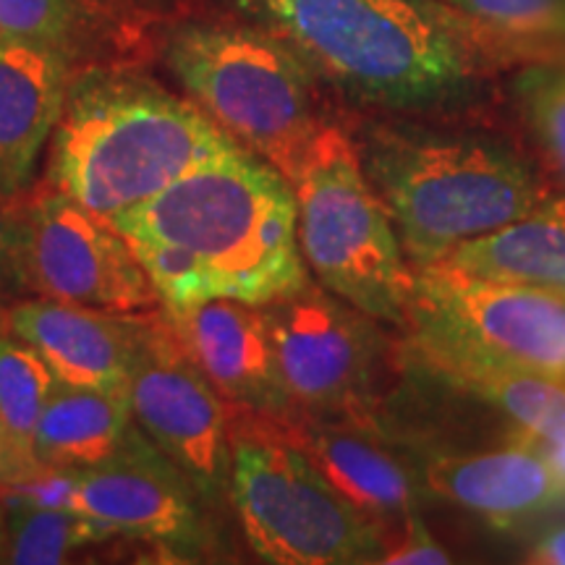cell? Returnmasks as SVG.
Listing matches in <instances>:
<instances>
[{"instance_id": "7a4b0ae2", "label": "cell", "mask_w": 565, "mask_h": 565, "mask_svg": "<svg viewBox=\"0 0 565 565\" xmlns=\"http://www.w3.org/2000/svg\"><path fill=\"white\" fill-rule=\"evenodd\" d=\"M294 186L238 150L162 189L110 225L166 309L212 299L263 303L307 282Z\"/></svg>"}, {"instance_id": "f546056e", "label": "cell", "mask_w": 565, "mask_h": 565, "mask_svg": "<svg viewBox=\"0 0 565 565\" xmlns=\"http://www.w3.org/2000/svg\"><path fill=\"white\" fill-rule=\"evenodd\" d=\"M30 463L21 461V456L13 450L9 437H6L3 429H0V487L9 482L11 477H17L21 469H26Z\"/></svg>"}, {"instance_id": "5bb4252c", "label": "cell", "mask_w": 565, "mask_h": 565, "mask_svg": "<svg viewBox=\"0 0 565 565\" xmlns=\"http://www.w3.org/2000/svg\"><path fill=\"white\" fill-rule=\"evenodd\" d=\"M288 435L312 458L320 475L385 540L419 508L422 479L401 443L370 424L291 416Z\"/></svg>"}, {"instance_id": "7c38bea8", "label": "cell", "mask_w": 565, "mask_h": 565, "mask_svg": "<svg viewBox=\"0 0 565 565\" xmlns=\"http://www.w3.org/2000/svg\"><path fill=\"white\" fill-rule=\"evenodd\" d=\"M207 505L175 466L137 427L110 461L79 469L76 511L92 515L113 534L134 536L175 555L200 561L210 553Z\"/></svg>"}, {"instance_id": "9c48e42d", "label": "cell", "mask_w": 565, "mask_h": 565, "mask_svg": "<svg viewBox=\"0 0 565 565\" xmlns=\"http://www.w3.org/2000/svg\"><path fill=\"white\" fill-rule=\"evenodd\" d=\"M404 335L565 385V291L555 288L422 267Z\"/></svg>"}, {"instance_id": "9a60e30c", "label": "cell", "mask_w": 565, "mask_h": 565, "mask_svg": "<svg viewBox=\"0 0 565 565\" xmlns=\"http://www.w3.org/2000/svg\"><path fill=\"white\" fill-rule=\"evenodd\" d=\"M422 487L494 526H513L565 498L547 458L529 435L482 454H424Z\"/></svg>"}, {"instance_id": "30bf717a", "label": "cell", "mask_w": 565, "mask_h": 565, "mask_svg": "<svg viewBox=\"0 0 565 565\" xmlns=\"http://www.w3.org/2000/svg\"><path fill=\"white\" fill-rule=\"evenodd\" d=\"M129 404L147 440L204 503H231V408L192 362L171 322L141 330Z\"/></svg>"}, {"instance_id": "f1b7e54d", "label": "cell", "mask_w": 565, "mask_h": 565, "mask_svg": "<svg viewBox=\"0 0 565 565\" xmlns=\"http://www.w3.org/2000/svg\"><path fill=\"white\" fill-rule=\"evenodd\" d=\"M536 448H540L542 456L547 458V463H550V469H553L557 484H561V490L565 492V433L557 435L555 440H550V443H536Z\"/></svg>"}, {"instance_id": "d4e9b609", "label": "cell", "mask_w": 565, "mask_h": 565, "mask_svg": "<svg viewBox=\"0 0 565 565\" xmlns=\"http://www.w3.org/2000/svg\"><path fill=\"white\" fill-rule=\"evenodd\" d=\"M74 21V0H0V38L61 51Z\"/></svg>"}, {"instance_id": "1f68e13d", "label": "cell", "mask_w": 565, "mask_h": 565, "mask_svg": "<svg viewBox=\"0 0 565 565\" xmlns=\"http://www.w3.org/2000/svg\"><path fill=\"white\" fill-rule=\"evenodd\" d=\"M6 324H9V317H6V320H3V315H0V335H3V328H6Z\"/></svg>"}, {"instance_id": "ba28073f", "label": "cell", "mask_w": 565, "mask_h": 565, "mask_svg": "<svg viewBox=\"0 0 565 565\" xmlns=\"http://www.w3.org/2000/svg\"><path fill=\"white\" fill-rule=\"evenodd\" d=\"M231 505L267 563L364 565L385 557L377 529L333 490L282 419L231 408Z\"/></svg>"}, {"instance_id": "4dcf8cb0", "label": "cell", "mask_w": 565, "mask_h": 565, "mask_svg": "<svg viewBox=\"0 0 565 565\" xmlns=\"http://www.w3.org/2000/svg\"><path fill=\"white\" fill-rule=\"evenodd\" d=\"M3 542H6V521H3V511H0V555H3ZM3 561V557H0Z\"/></svg>"}, {"instance_id": "52a82bcc", "label": "cell", "mask_w": 565, "mask_h": 565, "mask_svg": "<svg viewBox=\"0 0 565 565\" xmlns=\"http://www.w3.org/2000/svg\"><path fill=\"white\" fill-rule=\"evenodd\" d=\"M296 416L370 424L401 443L395 401L406 387V338L320 282L263 303Z\"/></svg>"}, {"instance_id": "4fadbf2b", "label": "cell", "mask_w": 565, "mask_h": 565, "mask_svg": "<svg viewBox=\"0 0 565 565\" xmlns=\"http://www.w3.org/2000/svg\"><path fill=\"white\" fill-rule=\"evenodd\" d=\"M166 312L175 338L231 408L273 419L296 416L263 307L212 299Z\"/></svg>"}, {"instance_id": "7402d4cb", "label": "cell", "mask_w": 565, "mask_h": 565, "mask_svg": "<svg viewBox=\"0 0 565 565\" xmlns=\"http://www.w3.org/2000/svg\"><path fill=\"white\" fill-rule=\"evenodd\" d=\"M9 500L3 511L6 542L3 561L21 565H51L66 561L68 553L113 536L108 526L71 508H42Z\"/></svg>"}, {"instance_id": "603a6c76", "label": "cell", "mask_w": 565, "mask_h": 565, "mask_svg": "<svg viewBox=\"0 0 565 565\" xmlns=\"http://www.w3.org/2000/svg\"><path fill=\"white\" fill-rule=\"evenodd\" d=\"M55 374L40 351L30 343L0 335V429L24 463H38L32 456L34 429L51 398Z\"/></svg>"}, {"instance_id": "8fae6325", "label": "cell", "mask_w": 565, "mask_h": 565, "mask_svg": "<svg viewBox=\"0 0 565 565\" xmlns=\"http://www.w3.org/2000/svg\"><path fill=\"white\" fill-rule=\"evenodd\" d=\"M19 263L34 288L55 301L113 315L160 301L121 233L58 189L24 212Z\"/></svg>"}, {"instance_id": "44dd1931", "label": "cell", "mask_w": 565, "mask_h": 565, "mask_svg": "<svg viewBox=\"0 0 565 565\" xmlns=\"http://www.w3.org/2000/svg\"><path fill=\"white\" fill-rule=\"evenodd\" d=\"M529 152L565 194V58L529 61L511 82Z\"/></svg>"}, {"instance_id": "ac0fdd59", "label": "cell", "mask_w": 565, "mask_h": 565, "mask_svg": "<svg viewBox=\"0 0 565 565\" xmlns=\"http://www.w3.org/2000/svg\"><path fill=\"white\" fill-rule=\"evenodd\" d=\"M406 338V335H404ZM414 364L435 383L469 395L513 424V433L536 443H550L565 433V385L540 374L511 370L484 359L440 349V345L408 341Z\"/></svg>"}, {"instance_id": "4316f807", "label": "cell", "mask_w": 565, "mask_h": 565, "mask_svg": "<svg viewBox=\"0 0 565 565\" xmlns=\"http://www.w3.org/2000/svg\"><path fill=\"white\" fill-rule=\"evenodd\" d=\"M21 236H24V215H19L13 200L0 194V273L19 263Z\"/></svg>"}, {"instance_id": "cb8c5ba5", "label": "cell", "mask_w": 565, "mask_h": 565, "mask_svg": "<svg viewBox=\"0 0 565 565\" xmlns=\"http://www.w3.org/2000/svg\"><path fill=\"white\" fill-rule=\"evenodd\" d=\"M487 34L534 61L565 55V0H440Z\"/></svg>"}, {"instance_id": "6da1fadb", "label": "cell", "mask_w": 565, "mask_h": 565, "mask_svg": "<svg viewBox=\"0 0 565 565\" xmlns=\"http://www.w3.org/2000/svg\"><path fill=\"white\" fill-rule=\"evenodd\" d=\"M320 79L387 118L469 121L492 79L534 61L440 0H238Z\"/></svg>"}, {"instance_id": "83f0119b", "label": "cell", "mask_w": 565, "mask_h": 565, "mask_svg": "<svg viewBox=\"0 0 565 565\" xmlns=\"http://www.w3.org/2000/svg\"><path fill=\"white\" fill-rule=\"evenodd\" d=\"M526 563L565 565V526L542 534L526 553Z\"/></svg>"}, {"instance_id": "d6a6232c", "label": "cell", "mask_w": 565, "mask_h": 565, "mask_svg": "<svg viewBox=\"0 0 565 565\" xmlns=\"http://www.w3.org/2000/svg\"><path fill=\"white\" fill-rule=\"evenodd\" d=\"M563 58H565V55H563Z\"/></svg>"}, {"instance_id": "8992f818", "label": "cell", "mask_w": 565, "mask_h": 565, "mask_svg": "<svg viewBox=\"0 0 565 565\" xmlns=\"http://www.w3.org/2000/svg\"><path fill=\"white\" fill-rule=\"evenodd\" d=\"M291 186L301 257L317 282L359 312L404 333L414 267L345 126L333 121L317 134Z\"/></svg>"}, {"instance_id": "5b68a950", "label": "cell", "mask_w": 565, "mask_h": 565, "mask_svg": "<svg viewBox=\"0 0 565 565\" xmlns=\"http://www.w3.org/2000/svg\"><path fill=\"white\" fill-rule=\"evenodd\" d=\"M168 66L233 141L291 183L324 126L320 76L265 26L189 24L168 42Z\"/></svg>"}, {"instance_id": "d6986e66", "label": "cell", "mask_w": 565, "mask_h": 565, "mask_svg": "<svg viewBox=\"0 0 565 565\" xmlns=\"http://www.w3.org/2000/svg\"><path fill=\"white\" fill-rule=\"evenodd\" d=\"M427 267L458 278L565 291V196L545 210L454 246Z\"/></svg>"}, {"instance_id": "ffe728a7", "label": "cell", "mask_w": 565, "mask_h": 565, "mask_svg": "<svg viewBox=\"0 0 565 565\" xmlns=\"http://www.w3.org/2000/svg\"><path fill=\"white\" fill-rule=\"evenodd\" d=\"M134 429L129 391L58 383L40 414L32 456L38 463L89 469L121 454Z\"/></svg>"}, {"instance_id": "3957f363", "label": "cell", "mask_w": 565, "mask_h": 565, "mask_svg": "<svg viewBox=\"0 0 565 565\" xmlns=\"http://www.w3.org/2000/svg\"><path fill=\"white\" fill-rule=\"evenodd\" d=\"M351 137L414 270L565 196L524 145L469 121L385 116Z\"/></svg>"}, {"instance_id": "2e32d148", "label": "cell", "mask_w": 565, "mask_h": 565, "mask_svg": "<svg viewBox=\"0 0 565 565\" xmlns=\"http://www.w3.org/2000/svg\"><path fill=\"white\" fill-rule=\"evenodd\" d=\"M9 330L40 351L58 383L129 391L145 322L45 299L13 307Z\"/></svg>"}, {"instance_id": "277c9868", "label": "cell", "mask_w": 565, "mask_h": 565, "mask_svg": "<svg viewBox=\"0 0 565 565\" xmlns=\"http://www.w3.org/2000/svg\"><path fill=\"white\" fill-rule=\"evenodd\" d=\"M244 150L200 105L126 74H89L53 129V189L113 223L186 173Z\"/></svg>"}, {"instance_id": "e0dca14e", "label": "cell", "mask_w": 565, "mask_h": 565, "mask_svg": "<svg viewBox=\"0 0 565 565\" xmlns=\"http://www.w3.org/2000/svg\"><path fill=\"white\" fill-rule=\"evenodd\" d=\"M63 103L66 71L61 51L0 38V194L9 200L32 183Z\"/></svg>"}, {"instance_id": "484cf974", "label": "cell", "mask_w": 565, "mask_h": 565, "mask_svg": "<svg viewBox=\"0 0 565 565\" xmlns=\"http://www.w3.org/2000/svg\"><path fill=\"white\" fill-rule=\"evenodd\" d=\"M454 557L448 555V550L437 545L435 536L429 534L427 524L419 515V511L408 515L395 532L385 540V557L383 563L393 565H445Z\"/></svg>"}]
</instances>
